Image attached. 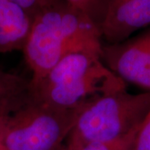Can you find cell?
Here are the masks:
<instances>
[{"label": "cell", "instance_id": "cell-11", "mask_svg": "<svg viewBox=\"0 0 150 150\" xmlns=\"http://www.w3.org/2000/svg\"><path fill=\"white\" fill-rule=\"evenodd\" d=\"M10 1L21 7L33 18L39 11L42 10L49 4H51L54 0H10Z\"/></svg>", "mask_w": 150, "mask_h": 150}, {"label": "cell", "instance_id": "cell-3", "mask_svg": "<svg viewBox=\"0 0 150 150\" xmlns=\"http://www.w3.org/2000/svg\"><path fill=\"white\" fill-rule=\"evenodd\" d=\"M150 111V92L125 90L98 97L81 108L65 144L79 150L93 143L121 139L137 129Z\"/></svg>", "mask_w": 150, "mask_h": 150}, {"label": "cell", "instance_id": "cell-9", "mask_svg": "<svg viewBox=\"0 0 150 150\" xmlns=\"http://www.w3.org/2000/svg\"><path fill=\"white\" fill-rule=\"evenodd\" d=\"M138 129L121 139L108 142L93 143L82 147L79 150H132L134 136Z\"/></svg>", "mask_w": 150, "mask_h": 150}, {"label": "cell", "instance_id": "cell-12", "mask_svg": "<svg viewBox=\"0 0 150 150\" xmlns=\"http://www.w3.org/2000/svg\"><path fill=\"white\" fill-rule=\"evenodd\" d=\"M4 117H0V150H6L3 141H2V129H3V124H4Z\"/></svg>", "mask_w": 150, "mask_h": 150}, {"label": "cell", "instance_id": "cell-10", "mask_svg": "<svg viewBox=\"0 0 150 150\" xmlns=\"http://www.w3.org/2000/svg\"><path fill=\"white\" fill-rule=\"evenodd\" d=\"M132 150H150V111L135 134Z\"/></svg>", "mask_w": 150, "mask_h": 150}, {"label": "cell", "instance_id": "cell-13", "mask_svg": "<svg viewBox=\"0 0 150 150\" xmlns=\"http://www.w3.org/2000/svg\"><path fill=\"white\" fill-rule=\"evenodd\" d=\"M58 150H70V149H69V148H68V147H67V145L64 144L63 145V146H62L61 148H59Z\"/></svg>", "mask_w": 150, "mask_h": 150}, {"label": "cell", "instance_id": "cell-2", "mask_svg": "<svg viewBox=\"0 0 150 150\" xmlns=\"http://www.w3.org/2000/svg\"><path fill=\"white\" fill-rule=\"evenodd\" d=\"M125 89L127 83L106 66L101 52L93 50L67 55L41 80L31 84L33 99L70 110Z\"/></svg>", "mask_w": 150, "mask_h": 150}, {"label": "cell", "instance_id": "cell-1", "mask_svg": "<svg viewBox=\"0 0 150 150\" xmlns=\"http://www.w3.org/2000/svg\"><path fill=\"white\" fill-rule=\"evenodd\" d=\"M99 26L66 0H54L33 18L23 48L32 73L30 83L40 81L67 55L79 51H102Z\"/></svg>", "mask_w": 150, "mask_h": 150}, {"label": "cell", "instance_id": "cell-7", "mask_svg": "<svg viewBox=\"0 0 150 150\" xmlns=\"http://www.w3.org/2000/svg\"><path fill=\"white\" fill-rule=\"evenodd\" d=\"M32 17L10 0H0V54L23 50Z\"/></svg>", "mask_w": 150, "mask_h": 150}, {"label": "cell", "instance_id": "cell-6", "mask_svg": "<svg viewBox=\"0 0 150 150\" xmlns=\"http://www.w3.org/2000/svg\"><path fill=\"white\" fill-rule=\"evenodd\" d=\"M149 27L150 0H105L100 25L103 43H121Z\"/></svg>", "mask_w": 150, "mask_h": 150}, {"label": "cell", "instance_id": "cell-8", "mask_svg": "<svg viewBox=\"0 0 150 150\" xmlns=\"http://www.w3.org/2000/svg\"><path fill=\"white\" fill-rule=\"evenodd\" d=\"M31 99L30 80L0 69V117L16 112Z\"/></svg>", "mask_w": 150, "mask_h": 150}, {"label": "cell", "instance_id": "cell-14", "mask_svg": "<svg viewBox=\"0 0 150 150\" xmlns=\"http://www.w3.org/2000/svg\"><path fill=\"white\" fill-rule=\"evenodd\" d=\"M100 1H101V2H103V4H105V0H100Z\"/></svg>", "mask_w": 150, "mask_h": 150}, {"label": "cell", "instance_id": "cell-4", "mask_svg": "<svg viewBox=\"0 0 150 150\" xmlns=\"http://www.w3.org/2000/svg\"><path fill=\"white\" fill-rule=\"evenodd\" d=\"M79 109H64L31 99L5 116L2 141L6 150H58L66 143Z\"/></svg>", "mask_w": 150, "mask_h": 150}, {"label": "cell", "instance_id": "cell-5", "mask_svg": "<svg viewBox=\"0 0 150 150\" xmlns=\"http://www.w3.org/2000/svg\"><path fill=\"white\" fill-rule=\"evenodd\" d=\"M101 58L124 83L150 92V27L121 43H103Z\"/></svg>", "mask_w": 150, "mask_h": 150}]
</instances>
